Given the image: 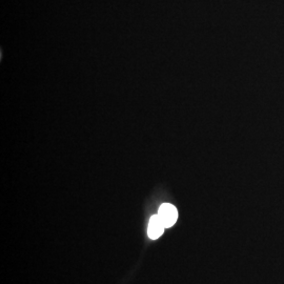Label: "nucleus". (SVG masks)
<instances>
[{"mask_svg":"<svg viewBox=\"0 0 284 284\" xmlns=\"http://www.w3.org/2000/svg\"><path fill=\"white\" fill-rule=\"evenodd\" d=\"M164 228L165 226L162 223V221L159 218V216L155 215L150 219L149 227H147V235H149L151 239L156 240L163 234Z\"/></svg>","mask_w":284,"mask_h":284,"instance_id":"f03ea898","label":"nucleus"},{"mask_svg":"<svg viewBox=\"0 0 284 284\" xmlns=\"http://www.w3.org/2000/svg\"><path fill=\"white\" fill-rule=\"evenodd\" d=\"M158 216H159V218L161 219L165 228L172 227L178 219L177 208L170 203H164L160 206L159 212H158Z\"/></svg>","mask_w":284,"mask_h":284,"instance_id":"f257e3e1","label":"nucleus"}]
</instances>
